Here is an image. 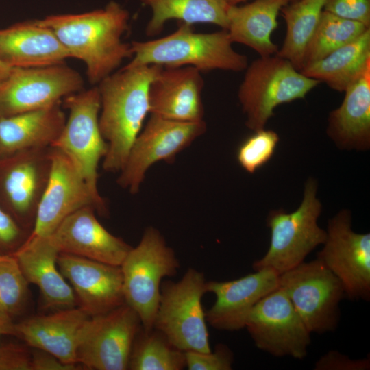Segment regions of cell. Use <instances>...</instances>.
Here are the masks:
<instances>
[{"label": "cell", "mask_w": 370, "mask_h": 370, "mask_svg": "<svg viewBox=\"0 0 370 370\" xmlns=\"http://www.w3.org/2000/svg\"><path fill=\"white\" fill-rule=\"evenodd\" d=\"M130 14L120 4L81 14H54L36 20L51 29L71 58L82 60L92 84L110 75L126 58H132L131 43L122 40Z\"/></svg>", "instance_id": "cell-1"}, {"label": "cell", "mask_w": 370, "mask_h": 370, "mask_svg": "<svg viewBox=\"0 0 370 370\" xmlns=\"http://www.w3.org/2000/svg\"><path fill=\"white\" fill-rule=\"evenodd\" d=\"M163 66L123 67L98 84L100 95L99 125L108 144L102 166L119 172L149 113V86Z\"/></svg>", "instance_id": "cell-2"}, {"label": "cell", "mask_w": 370, "mask_h": 370, "mask_svg": "<svg viewBox=\"0 0 370 370\" xmlns=\"http://www.w3.org/2000/svg\"><path fill=\"white\" fill-rule=\"evenodd\" d=\"M177 29L166 36L149 41H132L133 56L125 67L159 65L193 66L199 71H243L247 57L232 48L227 31L196 33L193 25L178 22Z\"/></svg>", "instance_id": "cell-3"}, {"label": "cell", "mask_w": 370, "mask_h": 370, "mask_svg": "<svg viewBox=\"0 0 370 370\" xmlns=\"http://www.w3.org/2000/svg\"><path fill=\"white\" fill-rule=\"evenodd\" d=\"M317 180L309 177L303 199L295 210L287 212L278 209L268 213L270 245L266 254L253 263L254 271L269 269L280 275L303 262L312 251L323 244L326 230L318 225L322 205L317 197Z\"/></svg>", "instance_id": "cell-4"}, {"label": "cell", "mask_w": 370, "mask_h": 370, "mask_svg": "<svg viewBox=\"0 0 370 370\" xmlns=\"http://www.w3.org/2000/svg\"><path fill=\"white\" fill-rule=\"evenodd\" d=\"M125 304L138 315L145 331L153 329L162 280L176 275L180 262L160 232L147 227L120 265Z\"/></svg>", "instance_id": "cell-5"}, {"label": "cell", "mask_w": 370, "mask_h": 370, "mask_svg": "<svg viewBox=\"0 0 370 370\" xmlns=\"http://www.w3.org/2000/svg\"><path fill=\"white\" fill-rule=\"evenodd\" d=\"M245 70L238 97L245 125L254 132L264 128L277 106L304 99L321 83L277 54L260 57Z\"/></svg>", "instance_id": "cell-6"}, {"label": "cell", "mask_w": 370, "mask_h": 370, "mask_svg": "<svg viewBox=\"0 0 370 370\" xmlns=\"http://www.w3.org/2000/svg\"><path fill=\"white\" fill-rule=\"evenodd\" d=\"M206 281L202 272L189 268L179 281L161 284L153 328L184 352L211 351L201 302Z\"/></svg>", "instance_id": "cell-7"}, {"label": "cell", "mask_w": 370, "mask_h": 370, "mask_svg": "<svg viewBox=\"0 0 370 370\" xmlns=\"http://www.w3.org/2000/svg\"><path fill=\"white\" fill-rule=\"evenodd\" d=\"M69 116L51 147L63 152L79 171L95 197L104 201L98 190V166L108 151L99 125L100 95L97 86L63 99Z\"/></svg>", "instance_id": "cell-8"}, {"label": "cell", "mask_w": 370, "mask_h": 370, "mask_svg": "<svg viewBox=\"0 0 370 370\" xmlns=\"http://www.w3.org/2000/svg\"><path fill=\"white\" fill-rule=\"evenodd\" d=\"M285 293L310 333L334 331L345 296L341 281L317 258L279 275Z\"/></svg>", "instance_id": "cell-9"}, {"label": "cell", "mask_w": 370, "mask_h": 370, "mask_svg": "<svg viewBox=\"0 0 370 370\" xmlns=\"http://www.w3.org/2000/svg\"><path fill=\"white\" fill-rule=\"evenodd\" d=\"M51 164V147L26 149L0 158V205L32 232Z\"/></svg>", "instance_id": "cell-10"}, {"label": "cell", "mask_w": 370, "mask_h": 370, "mask_svg": "<svg viewBox=\"0 0 370 370\" xmlns=\"http://www.w3.org/2000/svg\"><path fill=\"white\" fill-rule=\"evenodd\" d=\"M206 130L204 121L182 122L151 114L130 149L118 184L132 194L137 193L151 165L162 160L173 162L177 154Z\"/></svg>", "instance_id": "cell-11"}, {"label": "cell", "mask_w": 370, "mask_h": 370, "mask_svg": "<svg viewBox=\"0 0 370 370\" xmlns=\"http://www.w3.org/2000/svg\"><path fill=\"white\" fill-rule=\"evenodd\" d=\"M317 258L341 281L346 297L369 300L370 234L353 230L349 210L342 209L328 220Z\"/></svg>", "instance_id": "cell-12"}, {"label": "cell", "mask_w": 370, "mask_h": 370, "mask_svg": "<svg viewBox=\"0 0 370 370\" xmlns=\"http://www.w3.org/2000/svg\"><path fill=\"white\" fill-rule=\"evenodd\" d=\"M142 328L136 312L124 304L86 321L77 362L87 369L126 370L135 337Z\"/></svg>", "instance_id": "cell-13"}, {"label": "cell", "mask_w": 370, "mask_h": 370, "mask_svg": "<svg viewBox=\"0 0 370 370\" xmlns=\"http://www.w3.org/2000/svg\"><path fill=\"white\" fill-rule=\"evenodd\" d=\"M245 328L257 348L275 357L302 360L311 343V333L279 286L254 306Z\"/></svg>", "instance_id": "cell-14"}, {"label": "cell", "mask_w": 370, "mask_h": 370, "mask_svg": "<svg viewBox=\"0 0 370 370\" xmlns=\"http://www.w3.org/2000/svg\"><path fill=\"white\" fill-rule=\"evenodd\" d=\"M84 89V80L64 64L12 68L0 86V116L43 109Z\"/></svg>", "instance_id": "cell-15"}, {"label": "cell", "mask_w": 370, "mask_h": 370, "mask_svg": "<svg viewBox=\"0 0 370 370\" xmlns=\"http://www.w3.org/2000/svg\"><path fill=\"white\" fill-rule=\"evenodd\" d=\"M51 169L39 203L32 234L50 236L68 216L86 206L101 215L108 213L105 201L97 199L71 160L51 147Z\"/></svg>", "instance_id": "cell-16"}, {"label": "cell", "mask_w": 370, "mask_h": 370, "mask_svg": "<svg viewBox=\"0 0 370 370\" xmlns=\"http://www.w3.org/2000/svg\"><path fill=\"white\" fill-rule=\"evenodd\" d=\"M58 269L72 287L77 305L90 317L125 304L120 266L60 253Z\"/></svg>", "instance_id": "cell-17"}, {"label": "cell", "mask_w": 370, "mask_h": 370, "mask_svg": "<svg viewBox=\"0 0 370 370\" xmlns=\"http://www.w3.org/2000/svg\"><path fill=\"white\" fill-rule=\"evenodd\" d=\"M230 281H206V292L215 295L214 304L205 312L206 322L219 330L245 328L254 306L279 286V275L269 269L255 271Z\"/></svg>", "instance_id": "cell-18"}, {"label": "cell", "mask_w": 370, "mask_h": 370, "mask_svg": "<svg viewBox=\"0 0 370 370\" xmlns=\"http://www.w3.org/2000/svg\"><path fill=\"white\" fill-rule=\"evenodd\" d=\"M92 206L65 218L49 236L60 253L120 266L132 247L109 232L98 221Z\"/></svg>", "instance_id": "cell-19"}, {"label": "cell", "mask_w": 370, "mask_h": 370, "mask_svg": "<svg viewBox=\"0 0 370 370\" xmlns=\"http://www.w3.org/2000/svg\"><path fill=\"white\" fill-rule=\"evenodd\" d=\"M201 73L193 66L162 67L149 86V113L177 121H204Z\"/></svg>", "instance_id": "cell-20"}, {"label": "cell", "mask_w": 370, "mask_h": 370, "mask_svg": "<svg viewBox=\"0 0 370 370\" xmlns=\"http://www.w3.org/2000/svg\"><path fill=\"white\" fill-rule=\"evenodd\" d=\"M59 254L49 236L32 234L13 254L28 283L38 288L45 308L54 310L77 305L72 287L58 269Z\"/></svg>", "instance_id": "cell-21"}, {"label": "cell", "mask_w": 370, "mask_h": 370, "mask_svg": "<svg viewBox=\"0 0 370 370\" xmlns=\"http://www.w3.org/2000/svg\"><path fill=\"white\" fill-rule=\"evenodd\" d=\"M90 317L79 307L58 310L15 323V336L28 346L47 352L64 362L77 364V346Z\"/></svg>", "instance_id": "cell-22"}, {"label": "cell", "mask_w": 370, "mask_h": 370, "mask_svg": "<svg viewBox=\"0 0 370 370\" xmlns=\"http://www.w3.org/2000/svg\"><path fill=\"white\" fill-rule=\"evenodd\" d=\"M70 58L54 33L36 20L0 29V60L11 68L64 64Z\"/></svg>", "instance_id": "cell-23"}, {"label": "cell", "mask_w": 370, "mask_h": 370, "mask_svg": "<svg viewBox=\"0 0 370 370\" xmlns=\"http://www.w3.org/2000/svg\"><path fill=\"white\" fill-rule=\"evenodd\" d=\"M339 107L328 118V136L341 149L370 148V66L344 91Z\"/></svg>", "instance_id": "cell-24"}, {"label": "cell", "mask_w": 370, "mask_h": 370, "mask_svg": "<svg viewBox=\"0 0 370 370\" xmlns=\"http://www.w3.org/2000/svg\"><path fill=\"white\" fill-rule=\"evenodd\" d=\"M66 120L60 102L40 110L0 116V158L26 149L51 147Z\"/></svg>", "instance_id": "cell-25"}, {"label": "cell", "mask_w": 370, "mask_h": 370, "mask_svg": "<svg viewBox=\"0 0 370 370\" xmlns=\"http://www.w3.org/2000/svg\"><path fill=\"white\" fill-rule=\"evenodd\" d=\"M290 0H255L238 6L230 5L226 29L232 43L245 45L260 57L275 55L279 49L271 36L277 28V17Z\"/></svg>", "instance_id": "cell-26"}, {"label": "cell", "mask_w": 370, "mask_h": 370, "mask_svg": "<svg viewBox=\"0 0 370 370\" xmlns=\"http://www.w3.org/2000/svg\"><path fill=\"white\" fill-rule=\"evenodd\" d=\"M370 66V28L354 40L323 58L304 66L300 72L344 92Z\"/></svg>", "instance_id": "cell-27"}, {"label": "cell", "mask_w": 370, "mask_h": 370, "mask_svg": "<svg viewBox=\"0 0 370 370\" xmlns=\"http://www.w3.org/2000/svg\"><path fill=\"white\" fill-rule=\"evenodd\" d=\"M151 8L152 16L148 22L145 33L149 36L159 34L166 21L193 25L197 23H211L227 29V12L230 7L227 0H140Z\"/></svg>", "instance_id": "cell-28"}, {"label": "cell", "mask_w": 370, "mask_h": 370, "mask_svg": "<svg viewBox=\"0 0 370 370\" xmlns=\"http://www.w3.org/2000/svg\"><path fill=\"white\" fill-rule=\"evenodd\" d=\"M326 0H298L281 9L286 25L284 42L276 53L297 70L303 66L307 45L319 21Z\"/></svg>", "instance_id": "cell-29"}, {"label": "cell", "mask_w": 370, "mask_h": 370, "mask_svg": "<svg viewBox=\"0 0 370 370\" xmlns=\"http://www.w3.org/2000/svg\"><path fill=\"white\" fill-rule=\"evenodd\" d=\"M185 367V352L174 347L159 330L140 328L133 343L128 369L182 370Z\"/></svg>", "instance_id": "cell-30"}, {"label": "cell", "mask_w": 370, "mask_h": 370, "mask_svg": "<svg viewBox=\"0 0 370 370\" xmlns=\"http://www.w3.org/2000/svg\"><path fill=\"white\" fill-rule=\"evenodd\" d=\"M369 28L360 22L323 10L316 29L306 46L302 69L354 40Z\"/></svg>", "instance_id": "cell-31"}, {"label": "cell", "mask_w": 370, "mask_h": 370, "mask_svg": "<svg viewBox=\"0 0 370 370\" xmlns=\"http://www.w3.org/2000/svg\"><path fill=\"white\" fill-rule=\"evenodd\" d=\"M28 282L13 254H0V309L11 317L25 308Z\"/></svg>", "instance_id": "cell-32"}, {"label": "cell", "mask_w": 370, "mask_h": 370, "mask_svg": "<svg viewBox=\"0 0 370 370\" xmlns=\"http://www.w3.org/2000/svg\"><path fill=\"white\" fill-rule=\"evenodd\" d=\"M279 140L278 134L273 130L264 128L255 131L238 149L239 164L247 172L254 173L271 158Z\"/></svg>", "instance_id": "cell-33"}, {"label": "cell", "mask_w": 370, "mask_h": 370, "mask_svg": "<svg viewBox=\"0 0 370 370\" xmlns=\"http://www.w3.org/2000/svg\"><path fill=\"white\" fill-rule=\"evenodd\" d=\"M185 357L189 370H231L234 362L233 352L222 343L209 352H186Z\"/></svg>", "instance_id": "cell-34"}, {"label": "cell", "mask_w": 370, "mask_h": 370, "mask_svg": "<svg viewBox=\"0 0 370 370\" xmlns=\"http://www.w3.org/2000/svg\"><path fill=\"white\" fill-rule=\"evenodd\" d=\"M31 233L0 205V254H13Z\"/></svg>", "instance_id": "cell-35"}, {"label": "cell", "mask_w": 370, "mask_h": 370, "mask_svg": "<svg viewBox=\"0 0 370 370\" xmlns=\"http://www.w3.org/2000/svg\"><path fill=\"white\" fill-rule=\"evenodd\" d=\"M323 10L370 27V0H326Z\"/></svg>", "instance_id": "cell-36"}, {"label": "cell", "mask_w": 370, "mask_h": 370, "mask_svg": "<svg viewBox=\"0 0 370 370\" xmlns=\"http://www.w3.org/2000/svg\"><path fill=\"white\" fill-rule=\"evenodd\" d=\"M315 370H367L369 358L352 359L337 351L332 350L322 356L315 363Z\"/></svg>", "instance_id": "cell-37"}, {"label": "cell", "mask_w": 370, "mask_h": 370, "mask_svg": "<svg viewBox=\"0 0 370 370\" xmlns=\"http://www.w3.org/2000/svg\"><path fill=\"white\" fill-rule=\"evenodd\" d=\"M31 352L23 345H0V370H31Z\"/></svg>", "instance_id": "cell-38"}, {"label": "cell", "mask_w": 370, "mask_h": 370, "mask_svg": "<svg viewBox=\"0 0 370 370\" xmlns=\"http://www.w3.org/2000/svg\"><path fill=\"white\" fill-rule=\"evenodd\" d=\"M34 349V352H31V370L80 369L77 364L66 363L47 352Z\"/></svg>", "instance_id": "cell-39"}, {"label": "cell", "mask_w": 370, "mask_h": 370, "mask_svg": "<svg viewBox=\"0 0 370 370\" xmlns=\"http://www.w3.org/2000/svg\"><path fill=\"white\" fill-rule=\"evenodd\" d=\"M15 334V323L12 321V317L0 309V337Z\"/></svg>", "instance_id": "cell-40"}, {"label": "cell", "mask_w": 370, "mask_h": 370, "mask_svg": "<svg viewBox=\"0 0 370 370\" xmlns=\"http://www.w3.org/2000/svg\"><path fill=\"white\" fill-rule=\"evenodd\" d=\"M12 68L6 65L0 60V86L7 79L10 74Z\"/></svg>", "instance_id": "cell-41"}, {"label": "cell", "mask_w": 370, "mask_h": 370, "mask_svg": "<svg viewBox=\"0 0 370 370\" xmlns=\"http://www.w3.org/2000/svg\"><path fill=\"white\" fill-rule=\"evenodd\" d=\"M230 5H238L239 3L246 1L247 0H227ZM298 0H290V2L296 1Z\"/></svg>", "instance_id": "cell-42"}]
</instances>
